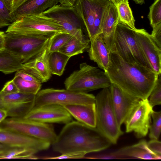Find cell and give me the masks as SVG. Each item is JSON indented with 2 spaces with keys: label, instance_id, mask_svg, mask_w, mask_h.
<instances>
[{
  "label": "cell",
  "instance_id": "1",
  "mask_svg": "<svg viewBox=\"0 0 161 161\" xmlns=\"http://www.w3.org/2000/svg\"><path fill=\"white\" fill-rule=\"evenodd\" d=\"M110 62L105 71L111 83L135 97L148 99L158 75L138 63L126 62L115 52H110Z\"/></svg>",
  "mask_w": 161,
  "mask_h": 161
},
{
  "label": "cell",
  "instance_id": "14",
  "mask_svg": "<svg viewBox=\"0 0 161 161\" xmlns=\"http://www.w3.org/2000/svg\"><path fill=\"white\" fill-rule=\"evenodd\" d=\"M137 43L152 69L158 75L161 73V49L144 29L134 30Z\"/></svg>",
  "mask_w": 161,
  "mask_h": 161
},
{
  "label": "cell",
  "instance_id": "44",
  "mask_svg": "<svg viewBox=\"0 0 161 161\" xmlns=\"http://www.w3.org/2000/svg\"><path fill=\"white\" fill-rule=\"evenodd\" d=\"M8 9L11 13L14 0H3Z\"/></svg>",
  "mask_w": 161,
  "mask_h": 161
},
{
  "label": "cell",
  "instance_id": "6",
  "mask_svg": "<svg viewBox=\"0 0 161 161\" xmlns=\"http://www.w3.org/2000/svg\"><path fill=\"white\" fill-rule=\"evenodd\" d=\"M114 49L125 61L138 63L152 69L137 43L134 30L119 21L115 31Z\"/></svg>",
  "mask_w": 161,
  "mask_h": 161
},
{
  "label": "cell",
  "instance_id": "24",
  "mask_svg": "<svg viewBox=\"0 0 161 161\" xmlns=\"http://www.w3.org/2000/svg\"><path fill=\"white\" fill-rule=\"evenodd\" d=\"M90 42L82 32L72 36L58 51L71 58L88 49Z\"/></svg>",
  "mask_w": 161,
  "mask_h": 161
},
{
  "label": "cell",
  "instance_id": "30",
  "mask_svg": "<svg viewBox=\"0 0 161 161\" xmlns=\"http://www.w3.org/2000/svg\"><path fill=\"white\" fill-rule=\"evenodd\" d=\"M72 36L71 34L64 32H58L51 36L47 46L49 53L58 51Z\"/></svg>",
  "mask_w": 161,
  "mask_h": 161
},
{
  "label": "cell",
  "instance_id": "47",
  "mask_svg": "<svg viewBox=\"0 0 161 161\" xmlns=\"http://www.w3.org/2000/svg\"><path fill=\"white\" fill-rule=\"evenodd\" d=\"M133 0L137 4H140V5H142L144 3V0Z\"/></svg>",
  "mask_w": 161,
  "mask_h": 161
},
{
  "label": "cell",
  "instance_id": "38",
  "mask_svg": "<svg viewBox=\"0 0 161 161\" xmlns=\"http://www.w3.org/2000/svg\"><path fill=\"white\" fill-rule=\"evenodd\" d=\"M19 92L13 80L7 82L0 91V95L9 94Z\"/></svg>",
  "mask_w": 161,
  "mask_h": 161
},
{
  "label": "cell",
  "instance_id": "3",
  "mask_svg": "<svg viewBox=\"0 0 161 161\" xmlns=\"http://www.w3.org/2000/svg\"><path fill=\"white\" fill-rule=\"evenodd\" d=\"M95 97L96 129L111 144H116L124 132L117 122L113 108L109 88H105Z\"/></svg>",
  "mask_w": 161,
  "mask_h": 161
},
{
  "label": "cell",
  "instance_id": "5",
  "mask_svg": "<svg viewBox=\"0 0 161 161\" xmlns=\"http://www.w3.org/2000/svg\"><path fill=\"white\" fill-rule=\"evenodd\" d=\"M4 48L22 58L23 63L47 46L50 37L8 32L4 33Z\"/></svg>",
  "mask_w": 161,
  "mask_h": 161
},
{
  "label": "cell",
  "instance_id": "25",
  "mask_svg": "<svg viewBox=\"0 0 161 161\" xmlns=\"http://www.w3.org/2000/svg\"><path fill=\"white\" fill-rule=\"evenodd\" d=\"M23 62L21 57L5 48L0 50V71L4 74L23 70Z\"/></svg>",
  "mask_w": 161,
  "mask_h": 161
},
{
  "label": "cell",
  "instance_id": "40",
  "mask_svg": "<svg viewBox=\"0 0 161 161\" xmlns=\"http://www.w3.org/2000/svg\"><path fill=\"white\" fill-rule=\"evenodd\" d=\"M15 76H20L26 81L41 83L39 80L34 75L22 70H19L16 71Z\"/></svg>",
  "mask_w": 161,
  "mask_h": 161
},
{
  "label": "cell",
  "instance_id": "41",
  "mask_svg": "<svg viewBox=\"0 0 161 161\" xmlns=\"http://www.w3.org/2000/svg\"><path fill=\"white\" fill-rule=\"evenodd\" d=\"M77 0H58V3L61 5L65 7L73 6Z\"/></svg>",
  "mask_w": 161,
  "mask_h": 161
},
{
  "label": "cell",
  "instance_id": "26",
  "mask_svg": "<svg viewBox=\"0 0 161 161\" xmlns=\"http://www.w3.org/2000/svg\"><path fill=\"white\" fill-rule=\"evenodd\" d=\"M115 6L119 16V21L133 30L136 29L135 19L128 0H111Z\"/></svg>",
  "mask_w": 161,
  "mask_h": 161
},
{
  "label": "cell",
  "instance_id": "10",
  "mask_svg": "<svg viewBox=\"0 0 161 161\" xmlns=\"http://www.w3.org/2000/svg\"><path fill=\"white\" fill-rule=\"evenodd\" d=\"M153 108L148 99H140L132 109L124 123L125 132H134L139 138L145 136L151 125V114Z\"/></svg>",
  "mask_w": 161,
  "mask_h": 161
},
{
  "label": "cell",
  "instance_id": "45",
  "mask_svg": "<svg viewBox=\"0 0 161 161\" xmlns=\"http://www.w3.org/2000/svg\"><path fill=\"white\" fill-rule=\"evenodd\" d=\"M4 32L0 33V50L4 48L5 39L4 36Z\"/></svg>",
  "mask_w": 161,
  "mask_h": 161
},
{
  "label": "cell",
  "instance_id": "49",
  "mask_svg": "<svg viewBox=\"0 0 161 161\" xmlns=\"http://www.w3.org/2000/svg\"></svg>",
  "mask_w": 161,
  "mask_h": 161
},
{
  "label": "cell",
  "instance_id": "7",
  "mask_svg": "<svg viewBox=\"0 0 161 161\" xmlns=\"http://www.w3.org/2000/svg\"><path fill=\"white\" fill-rule=\"evenodd\" d=\"M0 128L41 139L52 144L57 135L53 125L30 120L23 117H10L0 123Z\"/></svg>",
  "mask_w": 161,
  "mask_h": 161
},
{
  "label": "cell",
  "instance_id": "23",
  "mask_svg": "<svg viewBox=\"0 0 161 161\" xmlns=\"http://www.w3.org/2000/svg\"><path fill=\"white\" fill-rule=\"evenodd\" d=\"M75 12L85 26L90 43L94 40V7L92 0H77L73 6Z\"/></svg>",
  "mask_w": 161,
  "mask_h": 161
},
{
  "label": "cell",
  "instance_id": "22",
  "mask_svg": "<svg viewBox=\"0 0 161 161\" xmlns=\"http://www.w3.org/2000/svg\"><path fill=\"white\" fill-rule=\"evenodd\" d=\"M58 3V0H29L13 12L15 21L29 15L40 14Z\"/></svg>",
  "mask_w": 161,
  "mask_h": 161
},
{
  "label": "cell",
  "instance_id": "13",
  "mask_svg": "<svg viewBox=\"0 0 161 161\" xmlns=\"http://www.w3.org/2000/svg\"><path fill=\"white\" fill-rule=\"evenodd\" d=\"M41 14L57 23L65 32L72 36L83 32L81 21L73 6L65 7L58 4Z\"/></svg>",
  "mask_w": 161,
  "mask_h": 161
},
{
  "label": "cell",
  "instance_id": "43",
  "mask_svg": "<svg viewBox=\"0 0 161 161\" xmlns=\"http://www.w3.org/2000/svg\"><path fill=\"white\" fill-rule=\"evenodd\" d=\"M8 116L7 112L3 109L0 108V123Z\"/></svg>",
  "mask_w": 161,
  "mask_h": 161
},
{
  "label": "cell",
  "instance_id": "39",
  "mask_svg": "<svg viewBox=\"0 0 161 161\" xmlns=\"http://www.w3.org/2000/svg\"><path fill=\"white\" fill-rule=\"evenodd\" d=\"M148 148L153 153L161 156V142L158 140L151 139L147 142Z\"/></svg>",
  "mask_w": 161,
  "mask_h": 161
},
{
  "label": "cell",
  "instance_id": "36",
  "mask_svg": "<svg viewBox=\"0 0 161 161\" xmlns=\"http://www.w3.org/2000/svg\"><path fill=\"white\" fill-rule=\"evenodd\" d=\"M86 153L83 152H72L61 154V155L55 157H44L40 159H63L84 158Z\"/></svg>",
  "mask_w": 161,
  "mask_h": 161
},
{
  "label": "cell",
  "instance_id": "4",
  "mask_svg": "<svg viewBox=\"0 0 161 161\" xmlns=\"http://www.w3.org/2000/svg\"><path fill=\"white\" fill-rule=\"evenodd\" d=\"M111 82L105 71L83 63L80 69L74 71L65 80L66 89L86 93L99 89L109 88Z\"/></svg>",
  "mask_w": 161,
  "mask_h": 161
},
{
  "label": "cell",
  "instance_id": "35",
  "mask_svg": "<svg viewBox=\"0 0 161 161\" xmlns=\"http://www.w3.org/2000/svg\"><path fill=\"white\" fill-rule=\"evenodd\" d=\"M15 21L3 0H0V28L9 26Z\"/></svg>",
  "mask_w": 161,
  "mask_h": 161
},
{
  "label": "cell",
  "instance_id": "27",
  "mask_svg": "<svg viewBox=\"0 0 161 161\" xmlns=\"http://www.w3.org/2000/svg\"><path fill=\"white\" fill-rule=\"evenodd\" d=\"M70 58L58 51L49 53L48 64L52 75L61 76Z\"/></svg>",
  "mask_w": 161,
  "mask_h": 161
},
{
  "label": "cell",
  "instance_id": "28",
  "mask_svg": "<svg viewBox=\"0 0 161 161\" xmlns=\"http://www.w3.org/2000/svg\"><path fill=\"white\" fill-rule=\"evenodd\" d=\"M109 0H92L94 13L93 25L94 39L102 32V23L103 13Z\"/></svg>",
  "mask_w": 161,
  "mask_h": 161
},
{
  "label": "cell",
  "instance_id": "33",
  "mask_svg": "<svg viewBox=\"0 0 161 161\" xmlns=\"http://www.w3.org/2000/svg\"><path fill=\"white\" fill-rule=\"evenodd\" d=\"M148 18L152 27L161 23V0H155L150 7Z\"/></svg>",
  "mask_w": 161,
  "mask_h": 161
},
{
  "label": "cell",
  "instance_id": "20",
  "mask_svg": "<svg viewBox=\"0 0 161 161\" xmlns=\"http://www.w3.org/2000/svg\"><path fill=\"white\" fill-rule=\"evenodd\" d=\"M63 106L78 121L91 128H96L95 103L68 104Z\"/></svg>",
  "mask_w": 161,
  "mask_h": 161
},
{
  "label": "cell",
  "instance_id": "29",
  "mask_svg": "<svg viewBox=\"0 0 161 161\" xmlns=\"http://www.w3.org/2000/svg\"><path fill=\"white\" fill-rule=\"evenodd\" d=\"M34 151L23 147H12L0 154V159H37Z\"/></svg>",
  "mask_w": 161,
  "mask_h": 161
},
{
  "label": "cell",
  "instance_id": "37",
  "mask_svg": "<svg viewBox=\"0 0 161 161\" xmlns=\"http://www.w3.org/2000/svg\"><path fill=\"white\" fill-rule=\"evenodd\" d=\"M152 28L151 36L158 47L161 49V23Z\"/></svg>",
  "mask_w": 161,
  "mask_h": 161
},
{
  "label": "cell",
  "instance_id": "21",
  "mask_svg": "<svg viewBox=\"0 0 161 161\" xmlns=\"http://www.w3.org/2000/svg\"><path fill=\"white\" fill-rule=\"evenodd\" d=\"M90 59L96 62L98 66L106 71L110 62V51L100 34L91 43L88 50Z\"/></svg>",
  "mask_w": 161,
  "mask_h": 161
},
{
  "label": "cell",
  "instance_id": "16",
  "mask_svg": "<svg viewBox=\"0 0 161 161\" xmlns=\"http://www.w3.org/2000/svg\"><path fill=\"white\" fill-rule=\"evenodd\" d=\"M0 143L12 147L29 149L36 153L48 149L49 142L37 138L20 134L0 128Z\"/></svg>",
  "mask_w": 161,
  "mask_h": 161
},
{
  "label": "cell",
  "instance_id": "8",
  "mask_svg": "<svg viewBox=\"0 0 161 161\" xmlns=\"http://www.w3.org/2000/svg\"><path fill=\"white\" fill-rule=\"evenodd\" d=\"M62 32H65L59 25L40 14L27 16L15 20L8 26L5 33L51 37Z\"/></svg>",
  "mask_w": 161,
  "mask_h": 161
},
{
  "label": "cell",
  "instance_id": "48",
  "mask_svg": "<svg viewBox=\"0 0 161 161\" xmlns=\"http://www.w3.org/2000/svg\"><path fill=\"white\" fill-rule=\"evenodd\" d=\"M3 32H3V31H0V33H3Z\"/></svg>",
  "mask_w": 161,
  "mask_h": 161
},
{
  "label": "cell",
  "instance_id": "42",
  "mask_svg": "<svg viewBox=\"0 0 161 161\" xmlns=\"http://www.w3.org/2000/svg\"><path fill=\"white\" fill-rule=\"evenodd\" d=\"M29 0H14L12 10L11 14L16 10L19 7Z\"/></svg>",
  "mask_w": 161,
  "mask_h": 161
},
{
  "label": "cell",
  "instance_id": "46",
  "mask_svg": "<svg viewBox=\"0 0 161 161\" xmlns=\"http://www.w3.org/2000/svg\"><path fill=\"white\" fill-rule=\"evenodd\" d=\"M11 148L12 147L5 144L0 143V154L4 153Z\"/></svg>",
  "mask_w": 161,
  "mask_h": 161
},
{
  "label": "cell",
  "instance_id": "2",
  "mask_svg": "<svg viewBox=\"0 0 161 161\" xmlns=\"http://www.w3.org/2000/svg\"><path fill=\"white\" fill-rule=\"evenodd\" d=\"M111 144L96 128L78 121H71L66 124L52 145L54 151L61 154L72 152L87 154L103 150Z\"/></svg>",
  "mask_w": 161,
  "mask_h": 161
},
{
  "label": "cell",
  "instance_id": "19",
  "mask_svg": "<svg viewBox=\"0 0 161 161\" xmlns=\"http://www.w3.org/2000/svg\"><path fill=\"white\" fill-rule=\"evenodd\" d=\"M106 159L133 158L143 159H160L161 156L152 152L144 139L133 145L125 147L109 154L105 155Z\"/></svg>",
  "mask_w": 161,
  "mask_h": 161
},
{
  "label": "cell",
  "instance_id": "11",
  "mask_svg": "<svg viewBox=\"0 0 161 161\" xmlns=\"http://www.w3.org/2000/svg\"><path fill=\"white\" fill-rule=\"evenodd\" d=\"M36 95L20 92L0 95V108L7 112L8 116L23 117L34 107Z\"/></svg>",
  "mask_w": 161,
  "mask_h": 161
},
{
  "label": "cell",
  "instance_id": "32",
  "mask_svg": "<svg viewBox=\"0 0 161 161\" xmlns=\"http://www.w3.org/2000/svg\"><path fill=\"white\" fill-rule=\"evenodd\" d=\"M153 123L149 128V137L151 139L158 140L161 131V111L153 110L151 113Z\"/></svg>",
  "mask_w": 161,
  "mask_h": 161
},
{
  "label": "cell",
  "instance_id": "18",
  "mask_svg": "<svg viewBox=\"0 0 161 161\" xmlns=\"http://www.w3.org/2000/svg\"><path fill=\"white\" fill-rule=\"evenodd\" d=\"M47 46L32 58L23 63L22 70L31 74L42 83L47 82L52 74L48 64V56Z\"/></svg>",
  "mask_w": 161,
  "mask_h": 161
},
{
  "label": "cell",
  "instance_id": "34",
  "mask_svg": "<svg viewBox=\"0 0 161 161\" xmlns=\"http://www.w3.org/2000/svg\"><path fill=\"white\" fill-rule=\"evenodd\" d=\"M148 102L152 107L161 104V76L158 75L155 85L149 97Z\"/></svg>",
  "mask_w": 161,
  "mask_h": 161
},
{
  "label": "cell",
  "instance_id": "17",
  "mask_svg": "<svg viewBox=\"0 0 161 161\" xmlns=\"http://www.w3.org/2000/svg\"><path fill=\"white\" fill-rule=\"evenodd\" d=\"M119 22L116 8L114 3L109 0L103 13L100 35L110 52H114V35L117 25Z\"/></svg>",
  "mask_w": 161,
  "mask_h": 161
},
{
  "label": "cell",
  "instance_id": "9",
  "mask_svg": "<svg viewBox=\"0 0 161 161\" xmlns=\"http://www.w3.org/2000/svg\"><path fill=\"white\" fill-rule=\"evenodd\" d=\"M95 103V97L92 94L66 89L49 88L38 92L35 96L34 106L51 104L64 106L68 104Z\"/></svg>",
  "mask_w": 161,
  "mask_h": 161
},
{
  "label": "cell",
  "instance_id": "15",
  "mask_svg": "<svg viewBox=\"0 0 161 161\" xmlns=\"http://www.w3.org/2000/svg\"><path fill=\"white\" fill-rule=\"evenodd\" d=\"M109 88L114 111L118 125L121 127L141 99L129 94L113 83H111Z\"/></svg>",
  "mask_w": 161,
  "mask_h": 161
},
{
  "label": "cell",
  "instance_id": "12",
  "mask_svg": "<svg viewBox=\"0 0 161 161\" xmlns=\"http://www.w3.org/2000/svg\"><path fill=\"white\" fill-rule=\"evenodd\" d=\"M23 118L46 123L66 124L72 120V116L63 106L54 104L34 106Z\"/></svg>",
  "mask_w": 161,
  "mask_h": 161
},
{
  "label": "cell",
  "instance_id": "31",
  "mask_svg": "<svg viewBox=\"0 0 161 161\" xmlns=\"http://www.w3.org/2000/svg\"><path fill=\"white\" fill-rule=\"evenodd\" d=\"M13 80L19 92L35 95L40 90L42 85L41 83L26 81L19 76H15Z\"/></svg>",
  "mask_w": 161,
  "mask_h": 161
}]
</instances>
